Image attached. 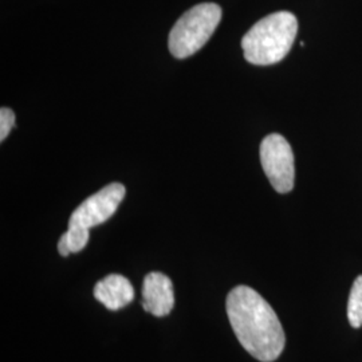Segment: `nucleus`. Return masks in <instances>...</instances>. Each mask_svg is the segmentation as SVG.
<instances>
[{"instance_id":"nucleus-5","label":"nucleus","mask_w":362,"mask_h":362,"mask_svg":"<svg viewBox=\"0 0 362 362\" xmlns=\"http://www.w3.org/2000/svg\"><path fill=\"white\" fill-rule=\"evenodd\" d=\"M127 194V189L119 182H112L91 194L71 214L69 219V228L89 233V230L105 223L116 214Z\"/></svg>"},{"instance_id":"nucleus-1","label":"nucleus","mask_w":362,"mask_h":362,"mask_svg":"<svg viewBox=\"0 0 362 362\" xmlns=\"http://www.w3.org/2000/svg\"><path fill=\"white\" fill-rule=\"evenodd\" d=\"M240 345L257 360L275 361L285 349V330L269 302L248 286H236L226 300Z\"/></svg>"},{"instance_id":"nucleus-4","label":"nucleus","mask_w":362,"mask_h":362,"mask_svg":"<svg viewBox=\"0 0 362 362\" xmlns=\"http://www.w3.org/2000/svg\"><path fill=\"white\" fill-rule=\"evenodd\" d=\"M260 161L276 192L287 194L294 188V153L284 136L272 133L263 139L260 144Z\"/></svg>"},{"instance_id":"nucleus-8","label":"nucleus","mask_w":362,"mask_h":362,"mask_svg":"<svg viewBox=\"0 0 362 362\" xmlns=\"http://www.w3.org/2000/svg\"><path fill=\"white\" fill-rule=\"evenodd\" d=\"M348 318L354 329L362 326V275L357 276L350 291L348 302Z\"/></svg>"},{"instance_id":"nucleus-2","label":"nucleus","mask_w":362,"mask_h":362,"mask_svg":"<svg viewBox=\"0 0 362 362\" xmlns=\"http://www.w3.org/2000/svg\"><path fill=\"white\" fill-rule=\"evenodd\" d=\"M298 21L288 11L270 13L248 30L242 39L247 62L257 66L281 62L291 50L297 37Z\"/></svg>"},{"instance_id":"nucleus-7","label":"nucleus","mask_w":362,"mask_h":362,"mask_svg":"<svg viewBox=\"0 0 362 362\" xmlns=\"http://www.w3.org/2000/svg\"><path fill=\"white\" fill-rule=\"evenodd\" d=\"M94 298L107 310H119L134 299V288L128 278L110 274L94 286Z\"/></svg>"},{"instance_id":"nucleus-9","label":"nucleus","mask_w":362,"mask_h":362,"mask_svg":"<svg viewBox=\"0 0 362 362\" xmlns=\"http://www.w3.org/2000/svg\"><path fill=\"white\" fill-rule=\"evenodd\" d=\"M15 125V113L10 107L0 109V141H4Z\"/></svg>"},{"instance_id":"nucleus-3","label":"nucleus","mask_w":362,"mask_h":362,"mask_svg":"<svg viewBox=\"0 0 362 362\" xmlns=\"http://www.w3.org/2000/svg\"><path fill=\"white\" fill-rule=\"evenodd\" d=\"M221 21V8L216 3H200L181 16L169 34V52L184 59L199 52Z\"/></svg>"},{"instance_id":"nucleus-6","label":"nucleus","mask_w":362,"mask_h":362,"mask_svg":"<svg viewBox=\"0 0 362 362\" xmlns=\"http://www.w3.org/2000/svg\"><path fill=\"white\" fill-rule=\"evenodd\" d=\"M144 310L155 317H165L173 309L175 294L172 281L163 272H149L143 284Z\"/></svg>"}]
</instances>
